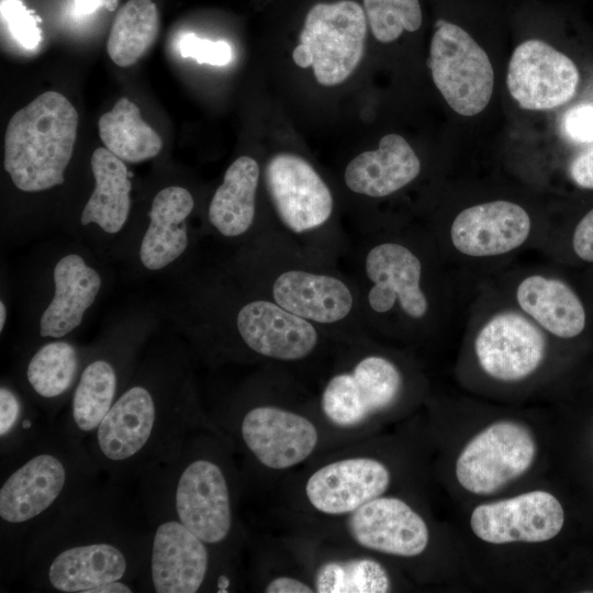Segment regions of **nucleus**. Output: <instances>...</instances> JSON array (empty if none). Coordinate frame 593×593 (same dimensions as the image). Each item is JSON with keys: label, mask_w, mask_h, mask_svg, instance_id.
<instances>
[{"label": "nucleus", "mask_w": 593, "mask_h": 593, "mask_svg": "<svg viewBox=\"0 0 593 593\" xmlns=\"http://www.w3.org/2000/svg\"><path fill=\"white\" fill-rule=\"evenodd\" d=\"M126 485L105 477L33 538L19 575L29 590L90 593L111 581L137 584L150 534L141 501Z\"/></svg>", "instance_id": "1"}, {"label": "nucleus", "mask_w": 593, "mask_h": 593, "mask_svg": "<svg viewBox=\"0 0 593 593\" xmlns=\"http://www.w3.org/2000/svg\"><path fill=\"white\" fill-rule=\"evenodd\" d=\"M197 414L188 350L175 331L159 328L86 444L104 477L130 483L178 457Z\"/></svg>", "instance_id": "2"}, {"label": "nucleus", "mask_w": 593, "mask_h": 593, "mask_svg": "<svg viewBox=\"0 0 593 593\" xmlns=\"http://www.w3.org/2000/svg\"><path fill=\"white\" fill-rule=\"evenodd\" d=\"M171 278V294L156 306L172 331L206 354L246 351L296 361L322 340L324 329L255 291L222 264L206 269L191 264Z\"/></svg>", "instance_id": "3"}, {"label": "nucleus", "mask_w": 593, "mask_h": 593, "mask_svg": "<svg viewBox=\"0 0 593 593\" xmlns=\"http://www.w3.org/2000/svg\"><path fill=\"white\" fill-rule=\"evenodd\" d=\"M0 579L19 580L33 538L69 503L101 481L86 441L59 419L16 457L0 462Z\"/></svg>", "instance_id": "4"}, {"label": "nucleus", "mask_w": 593, "mask_h": 593, "mask_svg": "<svg viewBox=\"0 0 593 593\" xmlns=\"http://www.w3.org/2000/svg\"><path fill=\"white\" fill-rule=\"evenodd\" d=\"M222 266L286 311L323 329L359 325V290L328 253L303 247L281 233H261Z\"/></svg>", "instance_id": "5"}, {"label": "nucleus", "mask_w": 593, "mask_h": 593, "mask_svg": "<svg viewBox=\"0 0 593 593\" xmlns=\"http://www.w3.org/2000/svg\"><path fill=\"white\" fill-rule=\"evenodd\" d=\"M107 262L72 237L34 251L19 283V348L77 333L109 288Z\"/></svg>", "instance_id": "6"}, {"label": "nucleus", "mask_w": 593, "mask_h": 593, "mask_svg": "<svg viewBox=\"0 0 593 593\" xmlns=\"http://www.w3.org/2000/svg\"><path fill=\"white\" fill-rule=\"evenodd\" d=\"M161 320L156 305H133L87 344L78 382L58 418L69 434L86 441L96 430L131 381Z\"/></svg>", "instance_id": "7"}, {"label": "nucleus", "mask_w": 593, "mask_h": 593, "mask_svg": "<svg viewBox=\"0 0 593 593\" xmlns=\"http://www.w3.org/2000/svg\"><path fill=\"white\" fill-rule=\"evenodd\" d=\"M77 126V110L57 91L43 92L16 111L5 130L3 156L13 187L34 194L64 184Z\"/></svg>", "instance_id": "8"}, {"label": "nucleus", "mask_w": 593, "mask_h": 593, "mask_svg": "<svg viewBox=\"0 0 593 593\" xmlns=\"http://www.w3.org/2000/svg\"><path fill=\"white\" fill-rule=\"evenodd\" d=\"M136 483L150 534L147 557L137 578L138 592L201 591L210 571V545L177 517L155 469L142 474Z\"/></svg>", "instance_id": "9"}, {"label": "nucleus", "mask_w": 593, "mask_h": 593, "mask_svg": "<svg viewBox=\"0 0 593 593\" xmlns=\"http://www.w3.org/2000/svg\"><path fill=\"white\" fill-rule=\"evenodd\" d=\"M194 209L191 191L180 184L155 192L144 220L133 226L122 261L132 278L172 277L193 262L200 235L190 224Z\"/></svg>", "instance_id": "10"}, {"label": "nucleus", "mask_w": 593, "mask_h": 593, "mask_svg": "<svg viewBox=\"0 0 593 593\" xmlns=\"http://www.w3.org/2000/svg\"><path fill=\"white\" fill-rule=\"evenodd\" d=\"M154 469L183 525L210 546L223 544L234 523L224 468L208 456L192 455L186 441L172 462Z\"/></svg>", "instance_id": "11"}, {"label": "nucleus", "mask_w": 593, "mask_h": 593, "mask_svg": "<svg viewBox=\"0 0 593 593\" xmlns=\"http://www.w3.org/2000/svg\"><path fill=\"white\" fill-rule=\"evenodd\" d=\"M93 187L67 235L81 240L107 261H123L134 222L132 181L126 163L105 147L90 158Z\"/></svg>", "instance_id": "12"}, {"label": "nucleus", "mask_w": 593, "mask_h": 593, "mask_svg": "<svg viewBox=\"0 0 593 593\" xmlns=\"http://www.w3.org/2000/svg\"><path fill=\"white\" fill-rule=\"evenodd\" d=\"M264 181L278 221L287 231L283 235L303 247L329 253L321 245L326 240L321 231L331 221L334 199L315 168L299 155L278 153L266 163Z\"/></svg>", "instance_id": "13"}, {"label": "nucleus", "mask_w": 593, "mask_h": 593, "mask_svg": "<svg viewBox=\"0 0 593 593\" xmlns=\"http://www.w3.org/2000/svg\"><path fill=\"white\" fill-rule=\"evenodd\" d=\"M363 8L353 0L313 5L292 53L301 68L312 67L326 87L344 82L360 63L367 37Z\"/></svg>", "instance_id": "14"}, {"label": "nucleus", "mask_w": 593, "mask_h": 593, "mask_svg": "<svg viewBox=\"0 0 593 593\" xmlns=\"http://www.w3.org/2000/svg\"><path fill=\"white\" fill-rule=\"evenodd\" d=\"M436 25L428 60L434 83L454 111L475 115L485 109L493 91L489 56L460 26L443 20Z\"/></svg>", "instance_id": "15"}, {"label": "nucleus", "mask_w": 593, "mask_h": 593, "mask_svg": "<svg viewBox=\"0 0 593 593\" xmlns=\"http://www.w3.org/2000/svg\"><path fill=\"white\" fill-rule=\"evenodd\" d=\"M363 288L358 287L360 315H387L399 306L412 320L428 312L422 288L423 267L418 256L396 242H382L367 249L362 259Z\"/></svg>", "instance_id": "16"}, {"label": "nucleus", "mask_w": 593, "mask_h": 593, "mask_svg": "<svg viewBox=\"0 0 593 593\" xmlns=\"http://www.w3.org/2000/svg\"><path fill=\"white\" fill-rule=\"evenodd\" d=\"M536 456V443L523 425L502 421L477 434L456 462L460 485L474 494H490L522 475Z\"/></svg>", "instance_id": "17"}, {"label": "nucleus", "mask_w": 593, "mask_h": 593, "mask_svg": "<svg viewBox=\"0 0 593 593\" xmlns=\"http://www.w3.org/2000/svg\"><path fill=\"white\" fill-rule=\"evenodd\" d=\"M86 353L87 344H78L71 337L41 340L18 349L11 377L54 423L71 399Z\"/></svg>", "instance_id": "18"}, {"label": "nucleus", "mask_w": 593, "mask_h": 593, "mask_svg": "<svg viewBox=\"0 0 593 593\" xmlns=\"http://www.w3.org/2000/svg\"><path fill=\"white\" fill-rule=\"evenodd\" d=\"M402 374L388 358L369 355L326 383L321 405L325 416L342 427L355 426L388 407L402 388Z\"/></svg>", "instance_id": "19"}, {"label": "nucleus", "mask_w": 593, "mask_h": 593, "mask_svg": "<svg viewBox=\"0 0 593 593\" xmlns=\"http://www.w3.org/2000/svg\"><path fill=\"white\" fill-rule=\"evenodd\" d=\"M580 76L574 63L539 40L519 44L512 54L507 88L526 110H549L567 103L575 94Z\"/></svg>", "instance_id": "20"}, {"label": "nucleus", "mask_w": 593, "mask_h": 593, "mask_svg": "<svg viewBox=\"0 0 593 593\" xmlns=\"http://www.w3.org/2000/svg\"><path fill=\"white\" fill-rule=\"evenodd\" d=\"M564 522L563 508L546 491L477 506L470 518L472 532L490 544L544 542L557 536Z\"/></svg>", "instance_id": "21"}, {"label": "nucleus", "mask_w": 593, "mask_h": 593, "mask_svg": "<svg viewBox=\"0 0 593 593\" xmlns=\"http://www.w3.org/2000/svg\"><path fill=\"white\" fill-rule=\"evenodd\" d=\"M239 436L254 457L271 469H287L302 462L318 440L311 421L271 405L246 411L239 422Z\"/></svg>", "instance_id": "22"}, {"label": "nucleus", "mask_w": 593, "mask_h": 593, "mask_svg": "<svg viewBox=\"0 0 593 593\" xmlns=\"http://www.w3.org/2000/svg\"><path fill=\"white\" fill-rule=\"evenodd\" d=\"M481 368L494 379L517 381L533 373L544 359L541 332L524 316L501 313L479 332L474 343Z\"/></svg>", "instance_id": "23"}, {"label": "nucleus", "mask_w": 593, "mask_h": 593, "mask_svg": "<svg viewBox=\"0 0 593 593\" xmlns=\"http://www.w3.org/2000/svg\"><path fill=\"white\" fill-rule=\"evenodd\" d=\"M348 530L360 546L379 552L414 557L427 547L424 519L404 501L378 496L351 513Z\"/></svg>", "instance_id": "24"}, {"label": "nucleus", "mask_w": 593, "mask_h": 593, "mask_svg": "<svg viewBox=\"0 0 593 593\" xmlns=\"http://www.w3.org/2000/svg\"><path fill=\"white\" fill-rule=\"evenodd\" d=\"M390 484V472L372 458H348L328 463L307 480L305 493L317 511L326 514L353 513L381 496Z\"/></svg>", "instance_id": "25"}, {"label": "nucleus", "mask_w": 593, "mask_h": 593, "mask_svg": "<svg viewBox=\"0 0 593 593\" xmlns=\"http://www.w3.org/2000/svg\"><path fill=\"white\" fill-rule=\"evenodd\" d=\"M530 232V219L519 205L497 200L461 211L450 237L460 253L473 257L495 256L521 246Z\"/></svg>", "instance_id": "26"}, {"label": "nucleus", "mask_w": 593, "mask_h": 593, "mask_svg": "<svg viewBox=\"0 0 593 593\" xmlns=\"http://www.w3.org/2000/svg\"><path fill=\"white\" fill-rule=\"evenodd\" d=\"M259 178V165L250 156H239L227 167L206 209L210 235L238 247L255 236Z\"/></svg>", "instance_id": "27"}, {"label": "nucleus", "mask_w": 593, "mask_h": 593, "mask_svg": "<svg viewBox=\"0 0 593 593\" xmlns=\"http://www.w3.org/2000/svg\"><path fill=\"white\" fill-rule=\"evenodd\" d=\"M421 172V161L411 145L398 134L384 135L374 150L353 158L344 171L347 189L368 198H385L411 183Z\"/></svg>", "instance_id": "28"}, {"label": "nucleus", "mask_w": 593, "mask_h": 593, "mask_svg": "<svg viewBox=\"0 0 593 593\" xmlns=\"http://www.w3.org/2000/svg\"><path fill=\"white\" fill-rule=\"evenodd\" d=\"M516 298L525 313L558 337L572 338L584 329V307L560 280L530 276L519 283Z\"/></svg>", "instance_id": "29"}, {"label": "nucleus", "mask_w": 593, "mask_h": 593, "mask_svg": "<svg viewBox=\"0 0 593 593\" xmlns=\"http://www.w3.org/2000/svg\"><path fill=\"white\" fill-rule=\"evenodd\" d=\"M98 128L104 147L125 163L152 159L163 149L160 136L142 119L138 107L125 97L100 116Z\"/></svg>", "instance_id": "30"}, {"label": "nucleus", "mask_w": 593, "mask_h": 593, "mask_svg": "<svg viewBox=\"0 0 593 593\" xmlns=\"http://www.w3.org/2000/svg\"><path fill=\"white\" fill-rule=\"evenodd\" d=\"M55 423V422H54ZM53 424L21 391L11 374L0 381V462L16 457Z\"/></svg>", "instance_id": "31"}, {"label": "nucleus", "mask_w": 593, "mask_h": 593, "mask_svg": "<svg viewBox=\"0 0 593 593\" xmlns=\"http://www.w3.org/2000/svg\"><path fill=\"white\" fill-rule=\"evenodd\" d=\"M160 19L152 0H128L112 22L107 52L120 67L134 65L155 43Z\"/></svg>", "instance_id": "32"}, {"label": "nucleus", "mask_w": 593, "mask_h": 593, "mask_svg": "<svg viewBox=\"0 0 593 593\" xmlns=\"http://www.w3.org/2000/svg\"><path fill=\"white\" fill-rule=\"evenodd\" d=\"M315 588L320 593H383L390 589V579L372 559L333 561L321 566Z\"/></svg>", "instance_id": "33"}, {"label": "nucleus", "mask_w": 593, "mask_h": 593, "mask_svg": "<svg viewBox=\"0 0 593 593\" xmlns=\"http://www.w3.org/2000/svg\"><path fill=\"white\" fill-rule=\"evenodd\" d=\"M373 36L381 43L395 41L403 31L415 32L422 24L419 0H362Z\"/></svg>", "instance_id": "34"}, {"label": "nucleus", "mask_w": 593, "mask_h": 593, "mask_svg": "<svg viewBox=\"0 0 593 593\" xmlns=\"http://www.w3.org/2000/svg\"><path fill=\"white\" fill-rule=\"evenodd\" d=\"M1 18L5 21L11 36L25 49H33L41 43L37 18L20 0H2Z\"/></svg>", "instance_id": "35"}, {"label": "nucleus", "mask_w": 593, "mask_h": 593, "mask_svg": "<svg viewBox=\"0 0 593 593\" xmlns=\"http://www.w3.org/2000/svg\"><path fill=\"white\" fill-rule=\"evenodd\" d=\"M179 52L183 58H192L199 64L224 66L232 60V48L224 41L201 38L193 33L184 34L179 41Z\"/></svg>", "instance_id": "36"}, {"label": "nucleus", "mask_w": 593, "mask_h": 593, "mask_svg": "<svg viewBox=\"0 0 593 593\" xmlns=\"http://www.w3.org/2000/svg\"><path fill=\"white\" fill-rule=\"evenodd\" d=\"M563 131L575 142H593V105L584 104L570 109L563 116Z\"/></svg>", "instance_id": "37"}, {"label": "nucleus", "mask_w": 593, "mask_h": 593, "mask_svg": "<svg viewBox=\"0 0 593 593\" xmlns=\"http://www.w3.org/2000/svg\"><path fill=\"white\" fill-rule=\"evenodd\" d=\"M572 246L581 259L593 261V209L577 225Z\"/></svg>", "instance_id": "38"}, {"label": "nucleus", "mask_w": 593, "mask_h": 593, "mask_svg": "<svg viewBox=\"0 0 593 593\" xmlns=\"http://www.w3.org/2000/svg\"><path fill=\"white\" fill-rule=\"evenodd\" d=\"M569 172L579 187L593 189V147L573 159Z\"/></svg>", "instance_id": "39"}, {"label": "nucleus", "mask_w": 593, "mask_h": 593, "mask_svg": "<svg viewBox=\"0 0 593 593\" xmlns=\"http://www.w3.org/2000/svg\"><path fill=\"white\" fill-rule=\"evenodd\" d=\"M267 593H312L314 590L306 583L288 577L273 579L266 586Z\"/></svg>", "instance_id": "40"}, {"label": "nucleus", "mask_w": 593, "mask_h": 593, "mask_svg": "<svg viewBox=\"0 0 593 593\" xmlns=\"http://www.w3.org/2000/svg\"><path fill=\"white\" fill-rule=\"evenodd\" d=\"M119 0H74L75 12L79 15H87L94 12L100 7L108 11H115Z\"/></svg>", "instance_id": "41"}, {"label": "nucleus", "mask_w": 593, "mask_h": 593, "mask_svg": "<svg viewBox=\"0 0 593 593\" xmlns=\"http://www.w3.org/2000/svg\"><path fill=\"white\" fill-rule=\"evenodd\" d=\"M9 316V302H8V287L7 280L5 286L1 283V294H0V334L1 336L5 332Z\"/></svg>", "instance_id": "42"}]
</instances>
